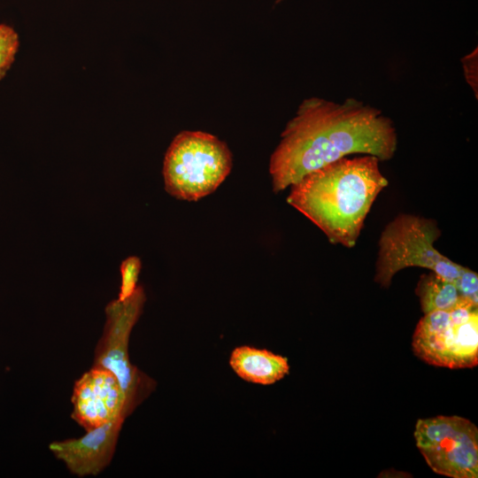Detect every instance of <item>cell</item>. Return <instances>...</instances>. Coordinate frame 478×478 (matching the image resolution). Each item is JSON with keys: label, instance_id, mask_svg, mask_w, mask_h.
I'll return each instance as SVG.
<instances>
[{"label": "cell", "instance_id": "8", "mask_svg": "<svg viewBox=\"0 0 478 478\" xmlns=\"http://www.w3.org/2000/svg\"><path fill=\"white\" fill-rule=\"evenodd\" d=\"M72 419L86 431L116 417H127L126 399L115 376L92 366L75 381Z\"/></svg>", "mask_w": 478, "mask_h": 478}, {"label": "cell", "instance_id": "7", "mask_svg": "<svg viewBox=\"0 0 478 478\" xmlns=\"http://www.w3.org/2000/svg\"><path fill=\"white\" fill-rule=\"evenodd\" d=\"M417 448L436 474L452 478L478 477V428L459 416L419 419Z\"/></svg>", "mask_w": 478, "mask_h": 478}, {"label": "cell", "instance_id": "6", "mask_svg": "<svg viewBox=\"0 0 478 478\" xmlns=\"http://www.w3.org/2000/svg\"><path fill=\"white\" fill-rule=\"evenodd\" d=\"M145 300L143 288L138 285L127 299L107 304L103 334L94 353L93 366L109 371L117 379L125 396L127 416L155 388V382L132 365L128 353L131 331Z\"/></svg>", "mask_w": 478, "mask_h": 478}, {"label": "cell", "instance_id": "13", "mask_svg": "<svg viewBox=\"0 0 478 478\" xmlns=\"http://www.w3.org/2000/svg\"><path fill=\"white\" fill-rule=\"evenodd\" d=\"M142 267L141 260L136 256H130L120 264V287L118 298L120 301L130 297L136 290Z\"/></svg>", "mask_w": 478, "mask_h": 478}, {"label": "cell", "instance_id": "4", "mask_svg": "<svg viewBox=\"0 0 478 478\" xmlns=\"http://www.w3.org/2000/svg\"><path fill=\"white\" fill-rule=\"evenodd\" d=\"M441 231L434 220L400 214L382 232L374 281L388 288L393 276L406 267H423L455 283L461 266L434 246Z\"/></svg>", "mask_w": 478, "mask_h": 478}, {"label": "cell", "instance_id": "2", "mask_svg": "<svg viewBox=\"0 0 478 478\" xmlns=\"http://www.w3.org/2000/svg\"><path fill=\"white\" fill-rule=\"evenodd\" d=\"M372 155L340 158L290 186L287 202L313 222L334 244L356 245L364 221L388 185Z\"/></svg>", "mask_w": 478, "mask_h": 478}, {"label": "cell", "instance_id": "1", "mask_svg": "<svg viewBox=\"0 0 478 478\" xmlns=\"http://www.w3.org/2000/svg\"><path fill=\"white\" fill-rule=\"evenodd\" d=\"M281 137L269 163L276 193L349 155H372L387 161L397 147L390 118L352 97L341 103L320 97L305 99Z\"/></svg>", "mask_w": 478, "mask_h": 478}, {"label": "cell", "instance_id": "3", "mask_svg": "<svg viewBox=\"0 0 478 478\" xmlns=\"http://www.w3.org/2000/svg\"><path fill=\"white\" fill-rule=\"evenodd\" d=\"M231 168L232 155L224 142L205 132L182 131L165 156V189L178 199L197 201L216 190Z\"/></svg>", "mask_w": 478, "mask_h": 478}, {"label": "cell", "instance_id": "9", "mask_svg": "<svg viewBox=\"0 0 478 478\" xmlns=\"http://www.w3.org/2000/svg\"><path fill=\"white\" fill-rule=\"evenodd\" d=\"M125 420L119 416L86 431L81 437L54 441L49 444V450L72 474L98 475L112 459Z\"/></svg>", "mask_w": 478, "mask_h": 478}, {"label": "cell", "instance_id": "14", "mask_svg": "<svg viewBox=\"0 0 478 478\" xmlns=\"http://www.w3.org/2000/svg\"><path fill=\"white\" fill-rule=\"evenodd\" d=\"M454 284L462 297L478 305V275L475 272L461 266L459 275Z\"/></svg>", "mask_w": 478, "mask_h": 478}, {"label": "cell", "instance_id": "11", "mask_svg": "<svg viewBox=\"0 0 478 478\" xmlns=\"http://www.w3.org/2000/svg\"><path fill=\"white\" fill-rule=\"evenodd\" d=\"M424 313L434 311H449L460 298L456 285L436 273L420 276L415 289Z\"/></svg>", "mask_w": 478, "mask_h": 478}, {"label": "cell", "instance_id": "12", "mask_svg": "<svg viewBox=\"0 0 478 478\" xmlns=\"http://www.w3.org/2000/svg\"><path fill=\"white\" fill-rule=\"evenodd\" d=\"M19 45L17 32L10 26L0 24V80L14 62Z\"/></svg>", "mask_w": 478, "mask_h": 478}, {"label": "cell", "instance_id": "10", "mask_svg": "<svg viewBox=\"0 0 478 478\" xmlns=\"http://www.w3.org/2000/svg\"><path fill=\"white\" fill-rule=\"evenodd\" d=\"M229 364L239 377L260 385L274 384L289 373L287 358L251 346L235 348Z\"/></svg>", "mask_w": 478, "mask_h": 478}, {"label": "cell", "instance_id": "5", "mask_svg": "<svg viewBox=\"0 0 478 478\" xmlns=\"http://www.w3.org/2000/svg\"><path fill=\"white\" fill-rule=\"evenodd\" d=\"M478 305L462 297L449 311H434L420 320L412 351L423 361L451 369L478 363Z\"/></svg>", "mask_w": 478, "mask_h": 478}, {"label": "cell", "instance_id": "15", "mask_svg": "<svg viewBox=\"0 0 478 478\" xmlns=\"http://www.w3.org/2000/svg\"><path fill=\"white\" fill-rule=\"evenodd\" d=\"M477 48L473 50L471 53L466 55L461 58V63L464 69V75L466 77V82L470 85L474 92L475 93V97L477 98Z\"/></svg>", "mask_w": 478, "mask_h": 478}]
</instances>
